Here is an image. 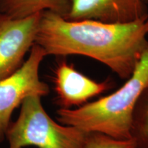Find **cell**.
<instances>
[{
    "label": "cell",
    "instance_id": "1",
    "mask_svg": "<svg viewBox=\"0 0 148 148\" xmlns=\"http://www.w3.org/2000/svg\"><path fill=\"white\" fill-rule=\"evenodd\" d=\"M147 18L127 23L69 21L44 11L35 43L47 56H84L105 64L120 78L127 79L148 44Z\"/></svg>",
    "mask_w": 148,
    "mask_h": 148
},
{
    "label": "cell",
    "instance_id": "2",
    "mask_svg": "<svg viewBox=\"0 0 148 148\" xmlns=\"http://www.w3.org/2000/svg\"><path fill=\"white\" fill-rule=\"evenodd\" d=\"M148 85V44L134 71L121 88L110 95L75 109L60 108L57 119L87 132H100L117 139L132 138L134 106Z\"/></svg>",
    "mask_w": 148,
    "mask_h": 148
},
{
    "label": "cell",
    "instance_id": "3",
    "mask_svg": "<svg viewBox=\"0 0 148 148\" xmlns=\"http://www.w3.org/2000/svg\"><path fill=\"white\" fill-rule=\"evenodd\" d=\"M88 134L56 122L44 109L41 97L29 96L21 104L17 119L9 125L5 138L9 148H85Z\"/></svg>",
    "mask_w": 148,
    "mask_h": 148
},
{
    "label": "cell",
    "instance_id": "4",
    "mask_svg": "<svg viewBox=\"0 0 148 148\" xmlns=\"http://www.w3.org/2000/svg\"><path fill=\"white\" fill-rule=\"evenodd\" d=\"M46 56L45 50L34 43L21 67L0 81V143L5 138L12 112L24 99L29 96L42 97L49 94V86L39 77L40 64Z\"/></svg>",
    "mask_w": 148,
    "mask_h": 148
},
{
    "label": "cell",
    "instance_id": "5",
    "mask_svg": "<svg viewBox=\"0 0 148 148\" xmlns=\"http://www.w3.org/2000/svg\"><path fill=\"white\" fill-rule=\"evenodd\" d=\"M42 12L21 18L0 14V81L14 73L35 43Z\"/></svg>",
    "mask_w": 148,
    "mask_h": 148
},
{
    "label": "cell",
    "instance_id": "6",
    "mask_svg": "<svg viewBox=\"0 0 148 148\" xmlns=\"http://www.w3.org/2000/svg\"><path fill=\"white\" fill-rule=\"evenodd\" d=\"M144 0H71L64 18L92 19L104 23H127L147 18Z\"/></svg>",
    "mask_w": 148,
    "mask_h": 148
},
{
    "label": "cell",
    "instance_id": "7",
    "mask_svg": "<svg viewBox=\"0 0 148 148\" xmlns=\"http://www.w3.org/2000/svg\"><path fill=\"white\" fill-rule=\"evenodd\" d=\"M53 73L56 101L60 108L82 106L90 99L110 89L111 86L110 82H96L66 61L59 62Z\"/></svg>",
    "mask_w": 148,
    "mask_h": 148
},
{
    "label": "cell",
    "instance_id": "8",
    "mask_svg": "<svg viewBox=\"0 0 148 148\" xmlns=\"http://www.w3.org/2000/svg\"><path fill=\"white\" fill-rule=\"evenodd\" d=\"M71 0H0V14L21 18L51 11L62 17L69 12Z\"/></svg>",
    "mask_w": 148,
    "mask_h": 148
},
{
    "label": "cell",
    "instance_id": "9",
    "mask_svg": "<svg viewBox=\"0 0 148 148\" xmlns=\"http://www.w3.org/2000/svg\"><path fill=\"white\" fill-rule=\"evenodd\" d=\"M131 137L137 148H148V85L135 104L132 114Z\"/></svg>",
    "mask_w": 148,
    "mask_h": 148
},
{
    "label": "cell",
    "instance_id": "10",
    "mask_svg": "<svg viewBox=\"0 0 148 148\" xmlns=\"http://www.w3.org/2000/svg\"><path fill=\"white\" fill-rule=\"evenodd\" d=\"M85 148H137L133 138L117 139L100 132H89Z\"/></svg>",
    "mask_w": 148,
    "mask_h": 148
},
{
    "label": "cell",
    "instance_id": "11",
    "mask_svg": "<svg viewBox=\"0 0 148 148\" xmlns=\"http://www.w3.org/2000/svg\"><path fill=\"white\" fill-rule=\"evenodd\" d=\"M146 24H147V27H148V15H147V20H146Z\"/></svg>",
    "mask_w": 148,
    "mask_h": 148
},
{
    "label": "cell",
    "instance_id": "12",
    "mask_svg": "<svg viewBox=\"0 0 148 148\" xmlns=\"http://www.w3.org/2000/svg\"><path fill=\"white\" fill-rule=\"evenodd\" d=\"M144 1H145V2H148V0H144Z\"/></svg>",
    "mask_w": 148,
    "mask_h": 148
}]
</instances>
